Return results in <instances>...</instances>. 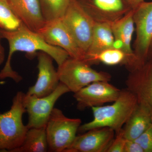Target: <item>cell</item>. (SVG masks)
<instances>
[{
    "instance_id": "cell-1",
    "label": "cell",
    "mask_w": 152,
    "mask_h": 152,
    "mask_svg": "<svg viewBox=\"0 0 152 152\" xmlns=\"http://www.w3.org/2000/svg\"><path fill=\"white\" fill-rule=\"evenodd\" d=\"M1 33L3 39H5L8 42L9 51L5 64L0 71V80L9 78L19 83L23 79L11 66L12 57L16 52H26L31 55H37V52H45L55 60L58 66L69 57L65 50L59 47L49 45L38 33L30 30L26 26L11 31L1 30Z\"/></svg>"
},
{
    "instance_id": "cell-2",
    "label": "cell",
    "mask_w": 152,
    "mask_h": 152,
    "mask_svg": "<svg viewBox=\"0 0 152 152\" xmlns=\"http://www.w3.org/2000/svg\"><path fill=\"white\" fill-rule=\"evenodd\" d=\"M138 104L135 95L126 88L121 90L118 97L111 105L93 107L94 118L81 125L80 133L103 127L110 128L117 132L123 129Z\"/></svg>"
},
{
    "instance_id": "cell-3",
    "label": "cell",
    "mask_w": 152,
    "mask_h": 152,
    "mask_svg": "<svg viewBox=\"0 0 152 152\" xmlns=\"http://www.w3.org/2000/svg\"><path fill=\"white\" fill-rule=\"evenodd\" d=\"M25 94L17 92L11 108L0 113V151L12 152L20 146L29 128L24 125L23 115L26 113L23 104Z\"/></svg>"
},
{
    "instance_id": "cell-4",
    "label": "cell",
    "mask_w": 152,
    "mask_h": 152,
    "mask_svg": "<svg viewBox=\"0 0 152 152\" xmlns=\"http://www.w3.org/2000/svg\"><path fill=\"white\" fill-rule=\"evenodd\" d=\"M57 72L60 82L74 93L94 82H110L112 78L108 73L98 72L83 61L70 57L58 66Z\"/></svg>"
},
{
    "instance_id": "cell-5",
    "label": "cell",
    "mask_w": 152,
    "mask_h": 152,
    "mask_svg": "<svg viewBox=\"0 0 152 152\" xmlns=\"http://www.w3.org/2000/svg\"><path fill=\"white\" fill-rule=\"evenodd\" d=\"M81 120L65 115L61 110L54 108L46 125L48 151L65 152L75 138Z\"/></svg>"
},
{
    "instance_id": "cell-6",
    "label": "cell",
    "mask_w": 152,
    "mask_h": 152,
    "mask_svg": "<svg viewBox=\"0 0 152 152\" xmlns=\"http://www.w3.org/2000/svg\"><path fill=\"white\" fill-rule=\"evenodd\" d=\"M136 37L133 50L140 66L149 59L152 39V1L142 2L133 10Z\"/></svg>"
},
{
    "instance_id": "cell-7",
    "label": "cell",
    "mask_w": 152,
    "mask_h": 152,
    "mask_svg": "<svg viewBox=\"0 0 152 152\" xmlns=\"http://www.w3.org/2000/svg\"><path fill=\"white\" fill-rule=\"evenodd\" d=\"M65 85L60 82L56 90L45 96H36L25 94L23 104L28 116L29 129L46 126L56 102L62 96L70 92Z\"/></svg>"
},
{
    "instance_id": "cell-8",
    "label": "cell",
    "mask_w": 152,
    "mask_h": 152,
    "mask_svg": "<svg viewBox=\"0 0 152 152\" xmlns=\"http://www.w3.org/2000/svg\"><path fill=\"white\" fill-rule=\"evenodd\" d=\"M61 18L79 47L86 54L91 44L96 22L75 0H71Z\"/></svg>"
},
{
    "instance_id": "cell-9",
    "label": "cell",
    "mask_w": 152,
    "mask_h": 152,
    "mask_svg": "<svg viewBox=\"0 0 152 152\" xmlns=\"http://www.w3.org/2000/svg\"><path fill=\"white\" fill-rule=\"evenodd\" d=\"M37 33L49 45L65 50L70 57L82 61L84 59L86 53L79 47L61 18L46 22Z\"/></svg>"
},
{
    "instance_id": "cell-10",
    "label": "cell",
    "mask_w": 152,
    "mask_h": 152,
    "mask_svg": "<svg viewBox=\"0 0 152 152\" xmlns=\"http://www.w3.org/2000/svg\"><path fill=\"white\" fill-rule=\"evenodd\" d=\"M97 23H111L133 10L127 0H75Z\"/></svg>"
},
{
    "instance_id": "cell-11",
    "label": "cell",
    "mask_w": 152,
    "mask_h": 152,
    "mask_svg": "<svg viewBox=\"0 0 152 152\" xmlns=\"http://www.w3.org/2000/svg\"><path fill=\"white\" fill-rule=\"evenodd\" d=\"M121 91L109 82L96 81L74 93L73 96L77 102V108L83 110L113 102L118 97Z\"/></svg>"
},
{
    "instance_id": "cell-12",
    "label": "cell",
    "mask_w": 152,
    "mask_h": 152,
    "mask_svg": "<svg viewBox=\"0 0 152 152\" xmlns=\"http://www.w3.org/2000/svg\"><path fill=\"white\" fill-rule=\"evenodd\" d=\"M126 80V88L137 97L138 103L147 107L152 114V61L129 71Z\"/></svg>"
},
{
    "instance_id": "cell-13",
    "label": "cell",
    "mask_w": 152,
    "mask_h": 152,
    "mask_svg": "<svg viewBox=\"0 0 152 152\" xmlns=\"http://www.w3.org/2000/svg\"><path fill=\"white\" fill-rule=\"evenodd\" d=\"M39 70L35 84L30 87L26 93L27 95L36 96H45L53 93L60 83L57 70L53 64V60L50 55L43 52L37 53Z\"/></svg>"
},
{
    "instance_id": "cell-14",
    "label": "cell",
    "mask_w": 152,
    "mask_h": 152,
    "mask_svg": "<svg viewBox=\"0 0 152 152\" xmlns=\"http://www.w3.org/2000/svg\"><path fill=\"white\" fill-rule=\"evenodd\" d=\"M115 132L108 127L90 130L77 136L65 152H107Z\"/></svg>"
},
{
    "instance_id": "cell-15",
    "label": "cell",
    "mask_w": 152,
    "mask_h": 152,
    "mask_svg": "<svg viewBox=\"0 0 152 152\" xmlns=\"http://www.w3.org/2000/svg\"><path fill=\"white\" fill-rule=\"evenodd\" d=\"M14 12L27 28L37 32L45 23L39 0H8Z\"/></svg>"
},
{
    "instance_id": "cell-16",
    "label": "cell",
    "mask_w": 152,
    "mask_h": 152,
    "mask_svg": "<svg viewBox=\"0 0 152 152\" xmlns=\"http://www.w3.org/2000/svg\"><path fill=\"white\" fill-rule=\"evenodd\" d=\"M110 24L115 38V48L122 50L128 55L135 57L131 46L134 31L133 10L121 18L110 23Z\"/></svg>"
},
{
    "instance_id": "cell-17",
    "label": "cell",
    "mask_w": 152,
    "mask_h": 152,
    "mask_svg": "<svg viewBox=\"0 0 152 152\" xmlns=\"http://www.w3.org/2000/svg\"><path fill=\"white\" fill-rule=\"evenodd\" d=\"M83 61L91 66L101 63L106 65L124 66L130 71L140 66L134 56H130L120 49L111 48L85 58Z\"/></svg>"
},
{
    "instance_id": "cell-18",
    "label": "cell",
    "mask_w": 152,
    "mask_h": 152,
    "mask_svg": "<svg viewBox=\"0 0 152 152\" xmlns=\"http://www.w3.org/2000/svg\"><path fill=\"white\" fill-rule=\"evenodd\" d=\"M152 124V114L142 104H138L123 129L126 139L135 140Z\"/></svg>"
},
{
    "instance_id": "cell-19",
    "label": "cell",
    "mask_w": 152,
    "mask_h": 152,
    "mask_svg": "<svg viewBox=\"0 0 152 152\" xmlns=\"http://www.w3.org/2000/svg\"><path fill=\"white\" fill-rule=\"evenodd\" d=\"M113 48H115V40L110 23L96 22L91 44L85 58Z\"/></svg>"
},
{
    "instance_id": "cell-20",
    "label": "cell",
    "mask_w": 152,
    "mask_h": 152,
    "mask_svg": "<svg viewBox=\"0 0 152 152\" xmlns=\"http://www.w3.org/2000/svg\"><path fill=\"white\" fill-rule=\"evenodd\" d=\"M48 151V146L45 126L29 129L21 145L12 152Z\"/></svg>"
},
{
    "instance_id": "cell-21",
    "label": "cell",
    "mask_w": 152,
    "mask_h": 152,
    "mask_svg": "<svg viewBox=\"0 0 152 152\" xmlns=\"http://www.w3.org/2000/svg\"><path fill=\"white\" fill-rule=\"evenodd\" d=\"M23 26L8 0H0V29L11 31L19 29Z\"/></svg>"
},
{
    "instance_id": "cell-22",
    "label": "cell",
    "mask_w": 152,
    "mask_h": 152,
    "mask_svg": "<svg viewBox=\"0 0 152 152\" xmlns=\"http://www.w3.org/2000/svg\"><path fill=\"white\" fill-rule=\"evenodd\" d=\"M71 0H39L45 21L59 19L65 13Z\"/></svg>"
},
{
    "instance_id": "cell-23",
    "label": "cell",
    "mask_w": 152,
    "mask_h": 152,
    "mask_svg": "<svg viewBox=\"0 0 152 152\" xmlns=\"http://www.w3.org/2000/svg\"><path fill=\"white\" fill-rule=\"evenodd\" d=\"M134 140L140 146L144 152H152V124Z\"/></svg>"
},
{
    "instance_id": "cell-24",
    "label": "cell",
    "mask_w": 152,
    "mask_h": 152,
    "mask_svg": "<svg viewBox=\"0 0 152 152\" xmlns=\"http://www.w3.org/2000/svg\"><path fill=\"white\" fill-rule=\"evenodd\" d=\"M116 133V136L114 137L107 152H124L126 139L125 138L123 128Z\"/></svg>"
},
{
    "instance_id": "cell-25",
    "label": "cell",
    "mask_w": 152,
    "mask_h": 152,
    "mask_svg": "<svg viewBox=\"0 0 152 152\" xmlns=\"http://www.w3.org/2000/svg\"><path fill=\"white\" fill-rule=\"evenodd\" d=\"M124 152H144L140 146L134 140L126 139Z\"/></svg>"
},
{
    "instance_id": "cell-26",
    "label": "cell",
    "mask_w": 152,
    "mask_h": 152,
    "mask_svg": "<svg viewBox=\"0 0 152 152\" xmlns=\"http://www.w3.org/2000/svg\"><path fill=\"white\" fill-rule=\"evenodd\" d=\"M2 39L3 38L1 33V30L0 29V66L4 62L5 58L4 48L1 44Z\"/></svg>"
},
{
    "instance_id": "cell-27",
    "label": "cell",
    "mask_w": 152,
    "mask_h": 152,
    "mask_svg": "<svg viewBox=\"0 0 152 152\" xmlns=\"http://www.w3.org/2000/svg\"><path fill=\"white\" fill-rule=\"evenodd\" d=\"M127 1L132 7V9L134 10L140 3L144 1L145 0H127Z\"/></svg>"
},
{
    "instance_id": "cell-28",
    "label": "cell",
    "mask_w": 152,
    "mask_h": 152,
    "mask_svg": "<svg viewBox=\"0 0 152 152\" xmlns=\"http://www.w3.org/2000/svg\"><path fill=\"white\" fill-rule=\"evenodd\" d=\"M150 57H151L152 58H151L149 60H151L152 61V39L151 42V46H150L149 58Z\"/></svg>"
}]
</instances>
